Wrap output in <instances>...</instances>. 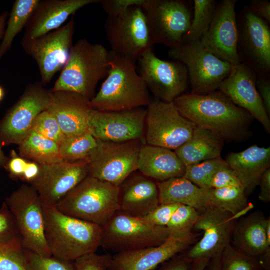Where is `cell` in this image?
<instances>
[{
    "label": "cell",
    "instance_id": "obj_1",
    "mask_svg": "<svg viewBox=\"0 0 270 270\" xmlns=\"http://www.w3.org/2000/svg\"><path fill=\"white\" fill-rule=\"evenodd\" d=\"M173 102L184 117L224 140L240 142L248 137L254 118L218 90L206 94H182Z\"/></svg>",
    "mask_w": 270,
    "mask_h": 270
},
{
    "label": "cell",
    "instance_id": "obj_2",
    "mask_svg": "<svg viewBox=\"0 0 270 270\" xmlns=\"http://www.w3.org/2000/svg\"><path fill=\"white\" fill-rule=\"evenodd\" d=\"M44 232L52 256L74 262L100 246L102 226L65 214L42 204Z\"/></svg>",
    "mask_w": 270,
    "mask_h": 270
},
{
    "label": "cell",
    "instance_id": "obj_3",
    "mask_svg": "<svg viewBox=\"0 0 270 270\" xmlns=\"http://www.w3.org/2000/svg\"><path fill=\"white\" fill-rule=\"evenodd\" d=\"M110 68L100 90L90 100L93 109L120 111L147 106L148 90L136 71V60L110 52Z\"/></svg>",
    "mask_w": 270,
    "mask_h": 270
},
{
    "label": "cell",
    "instance_id": "obj_4",
    "mask_svg": "<svg viewBox=\"0 0 270 270\" xmlns=\"http://www.w3.org/2000/svg\"><path fill=\"white\" fill-rule=\"evenodd\" d=\"M110 68V52L104 46L80 39L72 46L52 90L76 92L90 100L98 82L106 76Z\"/></svg>",
    "mask_w": 270,
    "mask_h": 270
},
{
    "label": "cell",
    "instance_id": "obj_5",
    "mask_svg": "<svg viewBox=\"0 0 270 270\" xmlns=\"http://www.w3.org/2000/svg\"><path fill=\"white\" fill-rule=\"evenodd\" d=\"M119 186L88 176L54 206L68 216L104 226L118 210Z\"/></svg>",
    "mask_w": 270,
    "mask_h": 270
},
{
    "label": "cell",
    "instance_id": "obj_6",
    "mask_svg": "<svg viewBox=\"0 0 270 270\" xmlns=\"http://www.w3.org/2000/svg\"><path fill=\"white\" fill-rule=\"evenodd\" d=\"M169 236L166 226L118 210L102 226L100 246L116 253L158 246Z\"/></svg>",
    "mask_w": 270,
    "mask_h": 270
},
{
    "label": "cell",
    "instance_id": "obj_7",
    "mask_svg": "<svg viewBox=\"0 0 270 270\" xmlns=\"http://www.w3.org/2000/svg\"><path fill=\"white\" fill-rule=\"evenodd\" d=\"M143 144L142 140L123 142L98 140L86 160L88 176L120 186L138 170V154Z\"/></svg>",
    "mask_w": 270,
    "mask_h": 270
},
{
    "label": "cell",
    "instance_id": "obj_8",
    "mask_svg": "<svg viewBox=\"0 0 270 270\" xmlns=\"http://www.w3.org/2000/svg\"><path fill=\"white\" fill-rule=\"evenodd\" d=\"M15 220L23 248L52 256L44 236L42 204L34 189L23 184L4 201Z\"/></svg>",
    "mask_w": 270,
    "mask_h": 270
},
{
    "label": "cell",
    "instance_id": "obj_9",
    "mask_svg": "<svg viewBox=\"0 0 270 270\" xmlns=\"http://www.w3.org/2000/svg\"><path fill=\"white\" fill-rule=\"evenodd\" d=\"M104 30L111 51L136 61L155 44L140 6H132L118 16H108Z\"/></svg>",
    "mask_w": 270,
    "mask_h": 270
},
{
    "label": "cell",
    "instance_id": "obj_10",
    "mask_svg": "<svg viewBox=\"0 0 270 270\" xmlns=\"http://www.w3.org/2000/svg\"><path fill=\"white\" fill-rule=\"evenodd\" d=\"M168 54L186 66L190 93L193 94H206L218 90L231 70L230 64L207 50L200 40L183 44L176 48L170 49Z\"/></svg>",
    "mask_w": 270,
    "mask_h": 270
},
{
    "label": "cell",
    "instance_id": "obj_11",
    "mask_svg": "<svg viewBox=\"0 0 270 270\" xmlns=\"http://www.w3.org/2000/svg\"><path fill=\"white\" fill-rule=\"evenodd\" d=\"M184 0H145L142 6L155 44L180 46L192 17L191 2Z\"/></svg>",
    "mask_w": 270,
    "mask_h": 270
},
{
    "label": "cell",
    "instance_id": "obj_12",
    "mask_svg": "<svg viewBox=\"0 0 270 270\" xmlns=\"http://www.w3.org/2000/svg\"><path fill=\"white\" fill-rule=\"evenodd\" d=\"M144 138L146 144L176 150L191 136L196 126L173 102L151 100L147 106Z\"/></svg>",
    "mask_w": 270,
    "mask_h": 270
},
{
    "label": "cell",
    "instance_id": "obj_13",
    "mask_svg": "<svg viewBox=\"0 0 270 270\" xmlns=\"http://www.w3.org/2000/svg\"><path fill=\"white\" fill-rule=\"evenodd\" d=\"M52 90L41 82L28 85L0 121V146L19 144L32 130L38 116L47 110Z\"/></svg>",
    "mask_w": 270,
    "mask_h": 270
},
{
    "label": "cell",
    "instance_id": "obj_14",
    "mask_svg": "<svg viewBox=\"0 0 270 270\" xmlns=\"http://www.w3.org/2000/svg\"><path fill=\"white\" fill-rule=\"evenodd\" d=\"M240 62L258 76H270V28L266 21L245 6L236 14Z\"/></svg>",
    "mask_w": 270,
    "mask_h": 270
},
{
    "label": "cell",
    "instance_id": "obj_15",
    "mask_svg": "<svg viewBox=\"0 0 270 270\" xmlns=\"http://www.w3.org/2000/svg\"><path fill=\"white\" fill-rule=\"evenodd\" d=\"M75 22L72 17L65 25L33 39L23 38L22 48L36 62L41 82L46 84L66 64L72 45Z\"/></svg>",
    "mask_w": 270,
    "mask_h": 270
},
{
    "label": "cell",
    "instance_id": "obj_16",
    "mask_svg": "<svg viewBox=\"0 0 270 270\" xmlns=\"http://www.w3.org/2000/svg\"><path fill=\"white\" fill-rule=\"evenodd\" d=\"M138 60L140 75L156 99L172 102L186 89L188 73L182 62L162 60L152 50L146 52Z\"/></svg>",
    "mask_w": 270,
    "mask_h": 270
},
{
    "label": "cell",
    "instance_id": "obj_17",
    "mask_svg": "<svg viewBox=\"0 0 270 270\" xmlns=\"http://www.w3.org/2000/svg\"><path fill=\"white\" fill-rule=\"evenodd\" d=\"M237 218L225 210L209 206L200 212L194 228L202 230V238L182 254L188 260L210 259L220 255L230 243Z\"/></svg>",
    "mask_w": 270,
    "mask_h": 270
},
{
    "label": "cell",
    "instance_id": "obj_18",
    "mask_svg": "<svg viewBox=\"0 0 270 270\" xmlns=\"http://www.w3.org/2000/svg\"><path fill=\"white\" fill-rule=\"evenodd\" d=\"M146 109L144 107L120 110L92 109L89 130L98 140L123 142L144 138Z\"/></svg>",
    "mask_w": 270,
    "mask_h": 270
},
{
    "label": "cell",
    "instance_id": "obj_19",
    "mask_svg": "<svg viewBox=\"0 0 270 270\" xmlns=\"http://www.w3.org/2000/svg\"><path fill=\"white\" fill-rule=\"evenodd\" d=\"M88 176L86 160H62L39 164L38 174L30 183L42 204L54 206Z\"/></svg>",
    "mask_w": 270,
    "mask_h": 270
},
{
    "label": "cell",
    "instance_id": "obj_20",
    "mask_svg": "<svg viewBox=\"0 0 270 270\" xmlns=\"http://www.w3.org/2000/svg\"><path fill=\"white\" fill-rule=\"evenodd\" d=\"M237 0H224L216 6L210 26L200 42L219 58L234 65L240 62L238 53Z\"/></svg>",
    "mask_w": 270,
    "mask_h": 270
},
{
    "label": "cell",
    "instance_id": "obj_21",
    "mask_svg": "<svg viewBox=\"0 0 270 270\" xmlns=\"http://www.w3.org/2000/svg\"><path fill=\"white\" fill-rule=\"evenodd\" d=\"M256 74L243 62L232 65L228 76L220 83L218 90L237 106L257 120L268 134L270 120L256 86Z\"/></svg>",
    "mask_w": 270,
    "mask_h": 270
},
{
    "label": "cell",
    "instance_id": "obj_22",
    "mask_svg": "<svg viewBox=\"0 0 270 270\" xmlns=\"http://www.w3.org/2000/svg\"><path fill=\"white\" fill-rule=\"evenodd\" d=\"M196 234L170 236L158 246L115 253L108 270H151L184 252L196 240Z\"/></svg>",
    "mask_w": 270,
    "mask_h": 270
},
{
    "label": "cell",
    "instance_id": "obj_23",
    "mask_svg": "<svg viewBox=\"0 0 270 270\" xmlns=\"http://www.w3.org/2000/svg\"><path fill=\"white\" fill-rule=\"evenodd\" d=\"M92 109L90 100L78 94L52 91L46 110L56 118L65 136H70L90 132L88 116Z\"/></svg>",
    "mask_w": 270,
    "mask_h": 270
},
{
    "label": "cell",
    "instance_id": "obj_24",
    "mask_svg": "<svg viewBox=\"0 0 270 270\" xmlns=\"http://www.w3.org/2000/svg\"><path fill=\"white\" fill-rule=\"evenodd\" d=\"M98 0H39L25 28L23 38L33 39L56 30L80 8Z\"/></svg>",
    "mask_w": 270,
    "mask_h": 270
},
{
    "label": "cell",
    "instance_id": "obj_25",
    "mask_svg": "<svg viewBox=\"0 0 270 270\" xmlns=\"http://www.w3.org/2000/svg\"><path fill=\"white\" fill-rule=\"evenodd\" d=\"M118 202V210L144 217L160 204L157 182L134 172L119 186Z\"/></svg>",
    "mask_w": 270,
    "mask_h": 270
},
{
    "label": "cell",
    "instance_id": "obj_26",
    "mask_svg": "<svg viewBox=\"0 0 270 270\" xmlns=\"http://www.w3.org/2000/svg\"><path fill=\"white\" fill-rule=\"evenodd\" d=\"M225 160L248 195L258 185L262 176L270 168V147L252 146L240 152H230Z\"/></svg>",
    "mask_w": 270,
    "mask_h": 270
},
{
    "label": "cell",
    "instance_id": "obj_27",
    "mask_svg": "<svg viewBox=\"0 0 270 270\" xmlns=\"http://www.w3.org/2000/svg\"><path fill=\"white\" fill-rule=\"evenodd\" d=\"M186 168L173 150L146 144L140 148L138 170L156 182L183 176Z\"/></svg>",
    "mask_w": 270,
    "mask_h": 270
},
{
    "label": "cell",
    "instance_id": "obj_28",
    "mask_svg": "<svg viewBox=\"0 0 270 270\" xmlns=\"http://www.w3.org/2000/svg\"><path fill=\"white\" fill-rule=\"evenodd\" d=\"M266 220L258 211L236 223L232 234L236 248L249 256L260 257L270 246L266 233Z\"/></svg>",
    "mask_w": 270,
    "mask_h": 270
},
{
    "label": "cell",
    "instance_id": "obj_29",
    "mask_svg": "<svg viewBox=\"0 0 270 270\" xmlns=\"http://www.w3.org/2000/svg\"><path fill=\"white\" fill-rule=\"evenodd\" d=\"M160 204H175L201 212L210 206L208 188H200L184 176L157 182Z\"/></svg>",
    "mask_w": 270,
    "mask_h": 270
},
{
    "label": "cell",
    "instance_id": "obj_30",
    "mask_svg": "<svg viewBox=\"0 0 270 270\" xmlns=\"http://www.w3.org/2000/svg\"><path fill=\"white\" fill-rule=\"evenodd\" d=\"M223 144L222 138L196 126L190 138L174 151L186 167L220 157Z\"/></svg>",
    "mask_w": 270,
    "mask_h": 270
},
{
    "label": "cell",
    "instance_id": "obj_31",
    "mask_svg": "<svg viewBox=\"0 0 270 270\" xmlns=\"http://www.w3.org/2000/svg\"><path fill=\"white\" fill-rule=\"evenodd\" d=\"M19 156L38 164L62 161L59 144L32 130L18 144Z\"/></svg>",
    "mask_w": 270,
    "mask_h": 270
},
{
    "label": "cell",
    "instance_id": "obj_32",
    "mask_svg": "<svg viewBox=\"0 0 270 270\" xmlns=\"http://www.w3.org/2000/svg\"><path fill=\"white\" fill-rule=\"evenodd\" d=\"M39 0H16L12 6L0 44V60L16 36L26 26Z\"/></svg>",
    "mask_w": 270,
    "mask_h": 270
},
{
    "label": "cell",
    "instance_id": "obj_33",
    "mask_svg": "<svg viewBox=\"0 0 270 270\" xmlns=\"http://www.w3.org/2000/svg\"><path fill=\"white\" fill-rule=\"evenodd\" d=\"M208 191L210 206L220 208L236 218L252 206L248 204L242 186L210 188Z\"/></svg>",
    "mask_w": 270,
    "mask_h": 270
},
{
    "label": "cell",
    "instance_id": "obj_34",
    "mask_svg": "<svg viewBox=\"0 0 270 270\" xmlns=\"http://www.w3.org/2000/svg\"><path fill=\"white\" fill-rule=\"evenodd\" d=\"M190 29L183 44L199 41L208 30L216 7L214 0H194Z\"/></svg>",
    "mask_w": 270,
    "mask_h": 270
},
{
    "label": "cell",
    "instance_id": "obj_35",
    "mask_svg": "<svg viewBox=\"0 0 270 270\" xmlns=\"http://www.w3.org/2000/svg\"><path fill=\"white\" fill-rule=\"evenodd\" d=\"M97 144L98 140L90 132L65 136L59 145L60 156L64 162L86 160Z\"/></svg>",
    "mask_w": 270,
    "mask_h": 270
},
{
    "label": "cell",
    "instance_id": "obj_36",
    "mask_svg": "<svg viewBox=\"0 0 270 270\" xmlns=\"http://www.w3.org/2000/svg\"><path fill=\"white\" fill-rule=\"evenodd\" d=\"M228 166L220 156L186 166L183 176L200 188H210V182L213 175L220 168Z\"/></svg>",
    "mask_w": 270,
    "mask_h": 270
},
{
    "label": "cell",
    "instance_id": "obj_37",
    "mask_svg": "<svg viewBox=\"0 0 270 270\" xmlns=\"http://www.w3.org/2000/svg\"><path fill=\"white\" fill-rule=\"evenodd\" d=\"M199 216L200 212L194 208L179 204L166 226L170 236H182L192 232Z\"/></svg>",
    "mask_w": 270,
    "mask_h": 270
},
{
    "label": "cell",
    "instance_id": "obj_38",
    "mask_svg": "<svg viewBox=\"0 0 270 270\" xmlns=\"http://www.w3.org/2000/svg\"><path fill=\"white\" fill-rule=\"evenodd\" d=\"M220 270H262L257 258L240 252L229 243L221 254Z\"/></svg>",
    "mask_w": 270,
    "mask_h": 270
},
{
    "label": "cell",
    "instance_id": "obj_39",
    "mask_svg": "<svg viewBox=\"0 0 270 270\" xmlns=\"http://www.w3.org/2000/svg\"><path fill=\"white\" fill-rule=\"evenodd\" d=\"M23 261L26 270H74V262L52 256H46L23 248Z\"/></svg>",
    "mask_w": 270,
    "mask_h": 270
},
{
    "label": "cell",
    "instance_id": "obj_40",
    "mask_svg": "<svg viewBox=\"0 0 270 270\" xmlns=\"http://www.w3.org/2000/svg\"><path fill=\"white\" fill-rule=\"evenodd\" d=\"M32 130L59 145L65 137L56 118L47 110L38 116L34 121Z\"/></svg>",
    "mask_w": 270,
    "mask_h": 270
},
{
    "label": "cell",
    "instance_id": "obj_41",
    "mask_svg": "<svg viewBox=\"0 0 270 270\" xmlns=\"http://www.w3.org/2000/svg\"><path fill=\"white\" fill-rule=\"evenodd\" d=\"M0 270H26L20 241L0 244Z\"/></svg>",
    "mask_w": 270,
    "mask_h": 270
},
{
    "label": "cell",
    "instance_id": "obj_42",
    "mask_svg": "<svg viewBox=\"0 0 270 270\" xmlns=\"http://www.w3.org/2000/svg\"><path fill=\"white\" fill-rule=\"evenodd\" d=\"M16 241H20L19 233L14 218L4 202L0 208V244Z\"/></svg>",
    "mask_w": 270,
    "mask_h": 270
},
{
    "label": "cell",
    "instance_id": "obj_43",
    "mask_svg": "<svg viewBox=\"0 0 270 270\" xmlns=\"http://www.w3.org/2000/svg\"><path fill=\"white\" fill-rule=\"evenodd\" d=\"M112 256L96 252L84 255L74 262V270H108Z\"/></svg>",
    "mask_w": 270,
    "mask_h": 270
},
{
    "label": "cell",
    "instance_id": "obj_44",
    "mask_svg": "<svg viewBox=\"0 0 270 270\" xmlns=\"http://www.w3.org/2000/svg\"><path fill=\"white\" fill-rule=\"evenodd\" d=\"M180 204H159L144 217L150 224L158 226H166L172 215Z\"/></svg>",
    "mask_w": 270,
    "mask_h": 270
},
{
    "label": "cell",
    "instance_id": "obj_45",
    "mask_svg": "<svg viewBox=\"0 0 270 270\" xmlns=\"http://www.w3.org/2000/svg\"><path fill=\"white\" fill-rule=\"evenodd\" d=\"M234 186H242L236 175L229 166L217 170L210 182V188H212Z\"/></svg>",
    "mask_w": 270,
    "mask_h": 270
},
{
    "label": "cell",
    "instance_id": "obj_46",
    "mask_svg": "<svg viewBox=\"0 0 270 270\" xmlns=\"http://www.w3.org/2000/svg\"><path fill=\"white\" fill-rule=\"evenodd\" d=\"M145 0H103L100 4L108 16H116L125 13L134 6H142Z\"/></svg>",
    "mask_w": 270,
    "mask_h": 270
},
{
    "label": "cell",
    "instance_id": "obj_47",
    "mask_svg": "<svg viewBox=\"0 0 270 270\" xmlns=\"http://www.w3.org/2000/svg\"><path fill=\"white\" fill-rule=\"evenodd\" d=\"M256 86L268 116H270V76L256 75Z\"/></svg>",
    "mask_w": 270,
    "mask_h": 270
},
{
    "label": "cell",
    "instance_id": "obj_48",
    "mask_svg": "<svg viewBox=\"0 0 270 270\" xmlns=\"http://www.w3.org/2000/svg\"><path fill=\"white\" fill-rule=\"evenodd\" d=\"M27 162L20 156H18L14 150L11 152V157L4 168L13 178H21L25 170Z\"/></svg>",
    "mask_w": 270,
    "mask_h": 270
},
{
    "label": "cell",
    "instance_id": "obj_49",
    "mask_svg": "<svg viewBox=\"0 0 270 270\" xmlns=\"http://www.w3.org/2000/svg\"><path fill=\"white\" fill-rule=\"evenodd\" d=\"M256 15L270 23V2L268 0H252L248 6Z\"/></svg>",
    "mask_w": 270,
    "mask_h": 270
},
{
    "label": "cell",
    "instance_id": "obj_50",
    "mask_svg": "<svg viewBox=\"0 0 270 270\" xmlns=\"http://www.w3.org/2000/svg\"><path fill=\"white\" fill-rule=\"evenodd\" d=\"M163 264L160 270H189L192 262L178 254Z\"/></svg>",
    "mask_w": 270,
    "mask_h": 270
},
{
    "label": "cell",
    "instance_id": "obj_51",
    "mask_svg": "<svg viewBox=\"0 0 270 270\" xmlns=\"http://www.w3.org/2000/svg\"><path fill=\"white\" fill-rule=\"evenodd\" d=\"M258 185L260 191L258 199L262 202L270 201V168L266 170L262 176Z\"/></svg>",
    "mask_w": 270,
    "mask_h": 270
},
{
    "label": "cell",
    "instance_id": "obj_52",
    "mask_svg": "<svg viewBox=\"0 0 270 270\" xmlns=\"http://www.w3.org/2000/svg\"><path fill=\"white\" fill-rule=\"evenodd\" d=\"M39 164L34 162H27L21 179L28 182H32L38 174Z\"/></svg>",
    "mask_w": 270,
    "mask_h": 270
},
{
    "label": "cell",
    "instance_id": "obj_53",
    "mask_svg": "<svg viewBox=\"0 0 270 270\" xmlns=\"http://www.w3.org/2000/svg\"><path fill=\"white\" fill-rule=\"evenodd\" d=\"M258 260L262 270H270V246L266 250Z\"/></svg>",
    "mask_w": 270,
    "mask_h": 270
},
{
    "label": "cell",
    "instance_id": "obj_54",
    "mask_svg": "<svg viewBox=\"0 0 270 270\" xmlns=\"http://www.w3.org/2000/svg\"><path fill=\"white\" fill-rule=\"evenodd\" d=\"M210 260L202 258L194 260L191 264L189 270H205Z\"/></svg>",
    "mask_w": 270,
    "mask_h": 270
},
{
    "label": "cell",
    "instance_id": "obj_55",
    "mask_svg": "<svg viewBox=\"0 0 270 270\" xmlns=\"http://www.w3.org/2000/svg\"><path fill=\"white\" fill-rule=\"evenodd\" d=\"M221 254L210 259L208 264V270H220Z\"/></svg>",
    "mask_w": 270,
    "mask_h": 270
},
{
    "label": "cell",
    "instance_id": "obj_56",
    "mask_svg": "<svg viewBox=\"0 0 270 270\" xmlns=\"http://www.w3.org/2000/svg\"><path fill=\"white\" fill-rule=\"evenodd\" d=\"M8 12H4L0 14V39L2 38L4 31V26L6 24V20L7 18Z\"/></svg>",
    "mask_w": 270,
    "mask_h": 270
},
{
    "label": "cell",
    "instance_id": "obj_57",
    "mask_svg": "<svg viewBox=\"0 0 270 270\" xmlns=\"http://www.w3.org/2000/svg\"><path fill=\"white\" fill-rule=\"evenodd\" d=\"M8 160L2 150V147L0 146V167H5Z\"/></svg>",
    "mask_w": 270,
    "mask_h": 270
},
{
    "label": "cell",
    "instance_id": "obj_58",
    "mask_svg": "<svg viewBox=\"0 0 270 270\" xmlns=\"http://www.w3.org/2000/svg\"><path fill=\"white\" fill-rule=\"evenodd\" d=\"M266 233L267 239V242L269 246H270V218H267L266 224Z\"/></svg>",
    "mask_w": 270,
    "mask_h": 270
},
{
    "label": "cell",
    "instance_id": "obj_59",
    "mask_svg": "<svg viewBox=\"0 0 270 270\" xmlns=\"http://www.w3.org/2000/svg\"><path fill=\"white\" fill-rule=\"evenodd\" d=\"M4 94L3 88L0 86V102L2 100Z\"/></svg>",
    "mask_w": 270,
    "mask_h": 270
}]
</instances>
